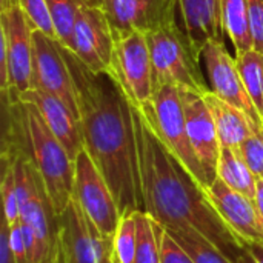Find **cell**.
Listing matches in <instances>:
<instances>
[{
  "label": "cell",
  "instance_id": "603a6c76",
  "mask_svg": "<svg viewBox=\"0 0 263 263\" xmlns=\"http://www.w3.org/2000/svg\"><path fill=\"white\" fill-rule=\"evenodd\" d=\"M168 230V228H166ZM196 263H234L203 236L190 230H168Z\"/></svg>",
  "mask_w": 263,
  "mask_h": 263
},
{
  "label": "cell",
  "instance_id": "4316f807",
  "mask_svg": "<svg viewBox=\"0 0 263 263\" xmlns=\"http://www.w3.org/2000/svg\"><path fill=\"white\" fill-rule=\"evenodd\" d=\"M18 6L23 9L29 22L32 23L34 29H39L49 35L51 39L57 40L55 28L46 5V0H18Z\"/></svg>",
  "mask_w": 263,
  "mask_h": 263
},
{
  "label": "cell",
  "instance_id": "9c48e42d",
  "mask_svg": "<svg viewBox=\"0 0 263 263\" xmlns=\"http://www.w3.org/2000/svg\"><path fill=\"white\" fill-rule=\"evenodd\" d=\"M112 257V239L102 236L77 200L59 216V263H106Z\"/></svg>",
  "mask_w": 263,
  "mask_h": 263
},
{
  "label": "cell",
  "instance_id": "5b68a950",
  "mask_svg": "<svg viewBox=\"0 0 263 263\" xmlns=\"http://www.w3.org/2000/svg\"><path fill=\"white\" fill-rule=\"evenodd\" d=\"M139 109V108H137ZM157 137L183 163L203 190L211 186L200 160L197 159L186 131V119L177 86L165 85L156 89L149 102L140 108Z\"/></svg>",
  "mask_w": 263,
  "mask_h": 263
},
{
  "label": "cell",
  "instance_id": "7c38bea8",
  "mask_svg": "<svg viewBox=\"0 0 263 263\" xmlns=\"http://www.w3.org/2000/svg\"><path fill=\"white\" fill-rule=\"evenodd\" d=\"M202 62L210 77L211 91L230 105L243 111L254 123L263 125L262 116L248 96L240 79L236 57L228 52L223 40H211L202 49Z\"/></svg>",
  "mask_w": 263,
  "mask_h": 263
},
{
  "label": "cell",
  "instance_id": "2e32d148",
  "mask_svg": "<svg viewBox=\"0 0 263 263\" xmlns=\"http://www.w3.org/2000/svg\"><path fill=\"white\" fill-rule=\"evenodd\" d=\"M177 23L194 57L202 62V49L211 40H223L222 0H176Z\"/></svg>",
  "mask_w": 263,
  "mask_h": 263
},
{
  "label": "cell",
  "instance_id": "d590c367",
  "mask_svg": "<svg viewBox=\"0 0 263 263\" xmlns=\"http://www.w3.org/2000/svg\"><path fill=\"white\" fill-rule=\"evenodd\" d=\"M82 6H99L102 8V0H77Z\"/></svg>",
  "mask_w": 263,
  "mask_h": 263
},
{
  "label": "cell",
  "instance_id": "4dcf8cb0",
  "mask_svg": "<svg viewBox=\"0 0 263 263\" xmlns=\"http://www.w3.org/2000/svg\"><path fill=\"white\" fill-rule=\"evenodd\" d=\"M11 248L15 257V263H29L26 256V248L23 242V234L20 228V220L11 225Z\"/></svg>",
  "mask_w": 263,
  "mask_h": 263
},
{
  "label": "cell",
  "instance_id": "cb8c5ba5",
  "mask_svg": "<svg viewBox=\"0 0 263 263\" xmlns=\"http://www.w3.org/2000/svg\"><path fill=\"white\" fill-rule=\"evenodd\" d=\"M57 40L68 49H71L72 45V32L74 25L80 11V3L77 0H46Z\"/></svg>",
  "mask_w": 263,
  "mask_h": 263
},
{
  "label": "cell",
  "instance_id": "e0dca14e",
  "mask_svg": "<svg viewBox=\"0 0 263 263\" xmlns=\"http://www.w3.org/2000/svg\"><path fill=\"white\" fill-rule=\"evenodd\" d=\"M17 94L22 100L35 105V108L42 114L49 129L65 146L69 157L76 160L77 154L82 149H85L80 116L76 114L57 96L45 92L42 89L31 88L25 92H17Z\"/></svg>",
  "mask_w": 263,
  "mask_h": 263
},
{
  "label": "cell",
  "instance_id": "8d00e7d4",
  "mask_svg": "<svg viewBox=\"0 0 263 263\" xmlns=\"http://www.w3.org/2000/svg\"><path fill=\"white\" fill-rule=\"evenodd\" d=\"M106 263H116V262H114V259L111 257V259H109V260H108V262H106Z\"/></svg>",
  "mask_w": 263,
  "mask_h": 263
},
{
  "label": "cell",
  "instance_id": "836d02e7",
  "mask_svg": "<svg viewBox=\"0 0 263 263\" xmlns=\"http://www.w3.org/2000/svg\"><path fill=\"white\" fill-rule=\"evenodd\" d=\"M254 202L259 208V213L263 219V179L257 180V190H256V197H254Z\"/></svg>",
  "mask_w": 263,
  "mask_h": 263
},
{
  "label": "cell",
  "instance_id": "ac0fdd59",
  "mask_svg": "<svg viewBox=\"0 0 263 263\" xmlns=\"http://www.w3.org/2000/svg\"><path fill=\"white\" fill-rule=\"evenodd\" d=\"M203 99L213 114L220 146L239 148L243 140H247L257 126L243 111L230 105L211 89L203 92Z\"/></svg>",
  "mask_w": 263,
  "mask_h": 263
},
{
  "label": "cell",
  "instance_id": "8fae6325",
  "mask_svg": "<svg viewBox=\"0 0 263 263\" xmlns=\"http://www.w3.org/2000/svg\"><path fill=\"white\" fill-rule=\"evenodd\" d=\"M205 191L211 205L239 242L245 247H263V219L253 199L231 190L219 177Z\"/></svg>",
  "mask_w": 263,
  "mask_h": 263
},
{
  "label": "cell",
  "instance_id": "4fadbf2b",
  "mask_svg": "<svg viewBox=\"0 0 263 263\" xmlns=\"http://www.w3.org/2000/svg\"><path fill=\"white\" fill-rule=\"evenodd\" d=\"M114 39L131 32L148 34L177 20L176 0H102Z\"/></svg>",
  "mask_w": 263,
  "mask_h": 263
},
{
  "label": "cell",
  "instance_id": "3957f363",
  "mask_svg": "<svg viewBox=\"0 0 263 263\" xmlns=\"http://www.w3.org/2000/svg\"><path fill=\"white\" fill-rule=\"evenodd\" d=\"M2 145L20 149L37 168L57 216L74 197V160L49 129L35 105L17 91L2 89Z\"/></svg>",
  "mask_w": 263,
  "mask_h": 263
},
{
  "label": "cell",
  "instance_id": "f1b7e54d",
  "mask_svg": "<svg viewBox=\"0 0 263 263\" xmlns=\"http://www.w3.org/2000/svg\"><path fill=\"white\" fill-rule=\"evenodd\" d=\"M160 263H196L194 259L183 250V247L170 234V231L165 227L162 231Z\"/></svg>",
  "mask_w": 263,
  "mask_h": 263
},
{
  "label": "cell",
  "instance_id": "44dd1931",
  "mask_svg": "<svg viewBox=\"0 0 263 263\" xmlns=\"http://www.w3.org/2000/svg\"><path fill=\"white\" fill-rule=\"evenodd\" d=\"M137 245L134 263H160V245L163 225L154 220L148 213H136Z\"/></svg>",
  "mask_w": 263,
  "mask_h": 263
},
{
  "label": "cell",
  "instance_id": "7402d4cb",
  "mask_svg": "<svg viewBox=\"0 0 263 263\" xmlns=\"http://www.w3.org/2000/svg\"><path fill=\"white\" fill-rule=\"evenodd\" d=\"M236 65L243 86L263 120V54L256 49L237 54Z\"/></svg>",
  "mask_w": 263,
  "mask_h": 263
},
{
  "label": "cell",
  "instance_id": "52a82bcc",
  "mask_svg": "<svg viewBox=\"0 0 263 263\" xmlns=\"http://www.w3.org/2000/svg\"><path fill=\"white\" fill-rule=\"evenodd\" d=\"M106 72L111 74L133 106L143 108L154 92L146 35L136 31L114 39L111 65Z\"/></svg>",
  "mask_w": 263,
  "mask_h": 263
},
{
  "label": "cell",
  "instance_id": "484cf974",
  "mask_svg": "<svg viewBox=\"0 0 263 263\" xmlns=\"http://www.w3.org/2000/svg\"><path fill=\"white\" fill-rule=\"evenodd\" d=\"M2 203H3V219L12 225L20 220V208L15 190L14 171L9 162L2 160V182H0Z\"/></svg>",
  "mask_w": 263,
  "mask_h": 263
},
{
  "label": "cell",
  "instance_id": "ba28073f",
  "mask_svg": "<svg viewBox=\"0 0 263 263\" xmlns=\"http://www.w3.org/2000/svg\"><path fill=\"white\" fill-rule=\"evenodd\" d=\"M74 199L96 230L112 239L122 216L111 188L85 149L74 160Z\"/></svg>",
  "mask_w": 263,
  "mask_h": 263
},
{
  "label": "cell",
  "instance_id": "277c9868",
  "mask_svg": "<svg viewBox=\"0 0 263 263\" xmlns=\"http://www.w3.org/2000/svg\"><path fill=\"white\" fill-rule=\"evenodd\" d=\"M145 35L153 66V91L165 85L200 94L211 89L202 76L200 62L194 57L177 20Z\"/></svg>",
  "mask_w": 263,
  "mask_h": 263
},
{
  "label": "cell",
  "instance_id": "ffe728a7",
  "mask_svg": "<svg viewBox=\"0 0 263 263\" xmlns=\"http://www.w3.org/2000/svg\"><path fill=\"white\" fill-rule=\"evenodd\" d=\"M222 26L236 55L254 49L248 0H222Z\"/></svg>",
  "mask_w": 263,
  "mask_h": 263
},
{
  "label": "cell",
  "instance_id": "83f0119b",
  "mask_svg": "<svg viewBox=\"0 0 263 263\" xmlns=\"http://www.w3.org/2000/svg\"><path fill=\"white\" fill-rule=\"evenodd\" d=\"M239 151L250 166V170L254 173L257 179L263 177V125L257 126L254 133L240 143Z\"/></svg>",
  "mask_w": 263,
  "mask_h": 263
},
{
  "label": "cell",
  "instance_id": "1f68e13d",
  "mask_svg": "<svg viewBox=\"0 0 263 263\" xmlns=\"http://www.w3.org/2000/svg\"><path fill=\"white\" fill-rule=\"evenodd\" d=\"M0 263H15L11 248V225L5 219L0 227Z\"/></svg>",
  "mask_w": 263,
  "mask_h": 263
},
{
  "label": "cell",
  "instance_id": "6da1fadb",
  "mask_svg": "<svg viewBox=\"0 0 263 263\" xmlns=\"http://www.w3.org/2000/svg\"><path fill=\"white\" fill-rule=\"evenodd\" d=\"M80 114L85 151L106 180L120 216L145 211L133 108L109 72L91 71L62 45Z\"/></svg>",
  "mask_w": 263,
  "mask_h": 263
},
{
  "label": "cell",
  "instance_id": "5bb4252c",
  "mask_svg": "<svg viewBox=\"0 0 263 263\" xmlns=\"http://www.w3.org/2000/svg\"><path fill=\"white\" fill-rule=\"evenodd\" d=\"M114 49V35L111 25L99 6H80L71 51L96 72L108 71Z\"/></svg>",
  "mask_w": 263,
  "mask_h": 263
},
{
  "label": "cell",
  "instance_id": "30bf717a",
  "mask_svg": "<svg viewBox=\"0 0 263 263\" xmlns=\"http://www.w3.org/2000/svg\"><path fill=\"white\" fill-rule=\"evenodd\" d=\"M31 88L57 96L76 114L79 106L72 77L62 52V43L45 32L32 31V82ZM80 116V114H79Z\"/></svg>",
  "mask_w": 263,
  "mask_h": 263
},
{
  "label": "cell",
  "instance_id": "7a4b0ae2",
  "mask_svg": "<svg viewBox=\"0 0 263 263\" xmlns=\"http://www.w3.org/2000/svg\"><path fill=\"white\" fill-rule=\"evenodd\" d=\"M131 108L145 213L168 230L199 233L237 263L247 247L228 230L206 191L157 137L143 112Z\"/></svg>",
  "mask_w": 263,
  "mask_h": 263
},
{
  "label": "cell",
  "instance_id": "d6a6232c",
  "mask_svg": "<svg viewBox=\"0 0 263 263\" xmlns=\"http://www.w3.org/2000/svg\"><path fill=\"white\" fill-rule=\"evenodd\" d=\"M237 263H263V247H247Z\"/></svg>",
  "mask_w": 263,
  "mask_h": 263
},
{
  "label": "cell",
  "instance_id": "74e56055",
  "mask_svg": "<svg viewBox=\"0 0 263 263\" xmlns=\"http://www.w3.org/2000/svg\"><path fill=\"white\" fill-rule=\"evenodd\" d=\"M262 179H263V177H262Z\"/></svg>",
  "mask_w": 263,
  "mask_h": 263
},
{
  "label": "cell",
  "instance_id": "8992f818",
  "mask_svg": "<svg viewBox=\"0 0 263 263\" xmlns=\"http://www.w3.org/2000/svg\"><path fill=\"white\" fill-rule=\"evenodd\" d=\"M32 31L20 6L0 12V89H31Z\"/></svg>",
  "mask_w": 263,
  "mask_h": 263
},
{
  "label": "cell",
  "instance_id": "9a60e30c",
  "mask_svg": "<svg viewBox=\"0 0 263 263\" xmlns=\"http://www.w3.org/2000/svg\"><path fill=\"white\" fill-rule=\"evenodd\" d=\"M186 119V131L193 149L200 160L208 179H217V162L220 156V142L213 114L203 99V94L179 88Z\"/></svg>",
  "mask_w": 263,
  "mask_h": 263
},
{
  "label": "cell",
  "instance_id": "d4e9b609",
  "mask_svg": "<svg viewBox=\"0 0 263 263\" xmlns=\"http://www.w3.org/2000/svg\"><path fill=\"white\" fill-rule=\"evenodd\" d=\"M137 245L136 213L120 217L112 237V259L116 263H134Z\"/></svg>",
  "mask_w": 263,
  "mask_h": 263
},
{
  "label": "cell",
  "instance_id": "f546056e",
  "mask_svg": "<svg viewBox=\"0 0 263 263\" xmlns=\"http://www.w3.org/2000/svg\"><path fill=\"white\" fill-rule=\"evenodd\" d=\"M254 49L263 54V0H248Z\"/></svg>",
  "mask_w": 263,
  "mask_h": 263
},
{
  "label": "cell",
  "instance_id": "d6986e66",
  "mask_svg": "<svg viewBox=\"0 0 263 263\" xmlns=\"http://www.w3.org/2000/svg\"><path fill=\"white\" fill-rule=\"evenodd\" d=\"M217 177L231 190L254 200L259 179L243 160L239 148L222 146L217 162Z\"/></svg>",
  "mask_w": 263,
  "mask_h": 263
},
{
  "label": "cell",
  "instance_id": "e575fe53",
  "mask_svg": "<svg viewBox=\"0 0 263 263\" xmlns=\"http://www.w3.org/2000/svg\"><path fill=\"white\" fill-rule=\"evenodd\" d=\"M14 6H18V0H0V12L8 11Z\"/></svg>",
  "mask_w": 263,
  "mask_h": 263
}]
</instances>
